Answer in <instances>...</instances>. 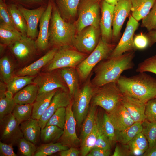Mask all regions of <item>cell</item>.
<instances>
[{
  "instance_id": "1",
  "label": "cell",
  "mask_w": 156,
  "mask_h": 156,
  "mask_svg": "<svg viewBox=\"0 0 156 156\" xmlns=\"http://www.w3.org/2000/svg\"><path fill=\"white\" fill-rule=\"evenodd\" d=\"M135 56L134 51L108 57L101 61L93 69L94 76L91 79L92 86L96 88L108 83L116 82L124 71L133 68Z\"/></svg>"
},
{
  "instance_id": "2",
  "label": "cell",
  "mask_w": 156,
  "mask_h": 156,
  "mask_svg": "<svg viewBox=\"0 0 156 156\" xmlns=\"http://www.w3.org/2000/svg\"><path fill=\"white\" fill-rule=\"evenodd\" d=\"M116 83L123 94L145 103L156 96V79L145 72L130 77L121 75Z\"/></svg>"
},
{
  "instance_id": "3",
  "label": "cell",
  "mask_w": 156,
  "mask_h": 156,
  "mask_svg": "<svg viewBox=\"0 0 156 156\" xmlns=\"http://www.w3.org/2000/svg\"><path fill=\"white\" fill-rule=\"evenodd\" d=\"M52 12L49 28V44L58 48L73 47L76 29L75 25L65 21L54 6Z\"/></svg>"
},
{
  "instance_id": "4",
  "label": "cell",
  "mask_w": 156,
  "mask_h": 156,
  "mask_svg": "<svg viewBox=\"0 0 156 156\" xmlns=\"http://www.w3.org/2000/svg\"><path fill=\"white\" fill-rule=\"evenodd\" d=\"M92 73L83 84L74 94L72 99V109L77 125L79 127L88 112L95 88L91 82Z\"/></svg>"
},
{
  "instance_id": "5",
  "label": "cell",
  "mask_w": 156,
  "mask_h": 156,
  "mask_svg": "<svg viewBox=\"0 0 156 156\" xmlns=\"http://www.w3.org/2000/svg\"><path fill=\"white\" fill-rule=\"evenodd\" d=\"M116 45L100 39L95 49L75 68L80 82L87 79L97 64L109 56Z\"/></svg>"
},
{
  "instance_id": "6",
  "label": "cell",
  "mask_w": 156,
  "mask_h": 156,
  "mask_svg": "<svg viewBox=\"0 0 156 156\" xmlns=\"http://www.w3.org/2000/svg\"><path fill=\"white\" fill-rule=\"evenodd\" d=\"M123 95L116 82L108 83L95 88L90 105L100 106L108 113L122 102Z\"/></svg>"
},
{
  "instance_id": "7",
  "label": "cell",
  "mask_w": 156,
  "mask_h": 156,
  "mask_svg": "<svg viewBox=\"0 0 156 156\" xmlns=\"http://www.w3.org/2000/svg\"><path fill=\"white\" fill-rule=\"evenodd\" d=\"M71 47H60L46 68L47 71L66 67L76 68L88 55Z\"/></svg>"
},
{
  "instance_id": "8",
  "label": "cell",
  "mask_w": 156,
  "mask_h": 156,
  "mask_svg": "<svg viewBox=\"0 0 156 156\" xmlns=\"http://www.w3.org/2000/svg\"><path fill=\"white\" fill-rule=\"evenodd\" d=\"M101 0H83L79 8V16L75 25L79 32L89 26L99 27L100 3Z\"/></svg>"
},
{
  "instance_id": "9",
  "label": "cell",
  "mask_w": 156,
  "mask_h": 156,
  "mask_svg": "<svg viewBox=\"0 0 156 156\" xmlns=\"http://www.w3.org/2000/svg\"><path fill=\"white\" fill-rule=\"evenodd\" d=\"M100 34L99 27L92 25L87 27L75 35L73 47L80 52L90 54L97 46Z\"/></svg>"
},
{
  "instance_id": "10",
  "label": "cell",
  "mask_w": 156,
  "mask_h": 156,
  "mask_svg": "<svg viewBox=\"0 0 156 156\" xmlns=\"http://www.w3.org/2000/svg\"><path fill=\"white\" fill-rule=\"evenodd\" d=\"M33 83L38 87V94L48 93L58 89L69 92L68 87L58 69L39 74L34 78Z\"/></svg>"
},
{
  "instance_id": "11",
  "label": "cell",
  "mask_w": 156,
  "mask_h": 156,
  "mask_svg": "<svg viewBox=\"0 0 156 156\" xmlns=\"http://www.w3.org/2000/svg\"><path fill=\"white\" fill-rule=\"evenodd\" d=\"M139 25L138 22L130 15L122 36L109 57L119 55L136 49L134 44L133 38L135 32Z\"/></svg>"
},
{
  "instance_id": "12",
  "label": "cell",
  "mask_w": 156,
  "mask_h": 156,
  "mask_svg": "<svg viewBox=\"0 0 156 156\" xmlns=\"http://www.w3.org/2000/svg\"><path fill=\"white\" fill-rule=\"evenodd\" d=\"M0 141L17 145L19 140L23 136L20 124L12 113L0 120Z\"/></svg>"
},
{
  "instance_id": "13",
  "label": "cell",
  "mask_w": 156,
  "mask_h": 156,
  "mask_svg": "<svg viewBox=\"0 0 156 156\" xmlns=\"http://www.w3.org/2000/svg\"><path fill=\"white\" fill-rule=\"evenodd\" d=\"M72 103L66 107V116L63 133L59 140L63 145L69 147H75L80 145L81 140L76 131V121L72 109Z\"/></svg>"
},
{
  "instance_id": "14",
  "label": "cell",
  "mask_w": 156,
  "mask_h": 156,
  "mask_svg": "<svg viewBox=\"0 0 156 156\" xmlns=\"http://www.w3.org/2000/svg\"><path fill=\"white\" fill-rule=\"evenodd\" d=\"M71 100L68 92L61 89H57L48 107L38 120L41 129L46 126L49 119L59 108L66 107L71 103Z\"/></svg>"
},
{
  "instance_id": "15",
  "label": "cell",
  "mask_w": 156,
  "mask_h": 156,
  "mask_svg": "<svg viewBox=\"0 0 156 156\" xmlns=\"http://www.w3.org/2000/svg\"><path fill=\"white\" fill-rule=\"evenodd\" d=\"M131 0H120L115 6L112 25V40L120 39L121 31L123 23L131 11Z\"/></svg>"
},
{
  "instance_id": "16",
  "label": "cell",
  "mask_w": 156,
  "mask_h": 156,
  "mask_svg": "<svg viewBox=\"0 0 156 156\" xmlns=\"http://www.w3.org/2000/svg\"><path fill=\"white\" fill-rule=\"evenodd\" d=\"M9 47L13 55L21 62L29 60L36 54L38 49L35 41L23 35Z\"/></svg>"
},
{
  "instance_id": "17",
  "label": "cell",
  "mask_w": 156,
  "mask_h": 156,
  "mask_svg": "<svg viewBox=\"0 0 156 156\" xmlns=\"http://www.w3.org/2000/svg\"><path fill=\"white\" fill-rule=\"evenodd\" d=\"M115 6L110 5L104 0L101 5V17L99 27L101 38L108 43L112 41V26Z\"/></svg>"
},
{
  "instance_id": "18",
  "label": "cell",
  "mask_w": 156,
  "mask_h": 156,
  "mask_svg": "<svg viewBox=\"0 0 156 156\" xmlns=\"http://www.w3.org/2000/svg\"><path fill=\"white\" fill-rule=\"evenodd\" d=\"M53 6L49 1L39 21V29L35 41L38 49L41 51L46 50L49 45V24Z\"/></svg>"
},
{
  "instance_id": "19",
  "label": "cell",
  "mask_w": 156,
  "mask_h": 156,
  "mask_svg": "<svg viewBox=\"0 0 156 156\" xmlns=\"http://www.w3.org/2000/svg\"><path fill=\"white\" fill-rule=\"evenodd\" d=\"M18 8L27 23V36L32 39H34L38 36V24L46 9L45 7L42 5L35 9H29L21 6H19Z\"/></svg>"
},
{
  "instance_id": "20",
  "label": "cell",
  "mask_w": 156,
  "mask_h": 156,
  "mask_svg": "<svg viewBox=\"0 0 156 156\" xmlns=\"http://www.w3.org/2000/svg\"><path fill=\"white\" fill-rule=\"evenodd\" d=\"M107 114L116 130H123L135 123L122 102L110 112Z\"/></svg>"
},
{
  "instance_id": "21",
  "label": "cell",
  "mask_w": 156,
  "mask_h": 156,
  "mask_svg": "<svg viewBox=\"0 0 156 156\" xmlns=\"http://www.w3.org/2000/svg\"><path fill=\"white\" fill-rule=\"evenodd\" d=\"M122 102L135 122H142L146 120V103L139 100L123 94Z\"/></svg>"
},
{
  "instance_id": "22",
  "label": "cell",
  "mask_w": 156,
  "mask_h": 156,
  "mask_svg": "<svg viewBox=\"0 0 156 156\" xmlns=\"http://www.w3.org/2000/svg\"><path fill=\"white\" fill-rule=\"evenodd\" d=\"M58 49V48H54L40 58L19 70L16 73L17 75L34 76L36 75L43 67L50 62Z\"/></svg>"
},
{
  "instance_id": "23",
  "label": "cell",
  "mask_w": 156,
  "mask_h": 156,
  "mask_svg": "<svg viewBox=\"0 0 156 156\" xmlns=\"http://www.w3.org/2000/svg\"><path fill=\"white\" fill-rule=\"evenodd\" d=\"M20 128L25 139L36 145L38 144L41 129L38 120L31 118L21 123Z\"/></svg>"
},
{
  "instance_id": "24",
  "label": "cell",
  "mask_w": 156,
  "mask_h": 156,
  "mask_svg": "<svg viewBox=\"0 0 156 156\" xmlns=\"http://www.w3.org/2000/svg\"><path fill=\"white\" fill-rule=\"evenodd\" d=\"M62 77L67 85L69 95L72 99L75 92L80 88V80L75 68L66 67L58 69Z\"/></svg>"
},
{
  "instance_id": "25",
  "label": "cell",
  "mask_w": 156,
  "mask_h": 156,
  "mask_svg": "<svg viewBox=\"0 0 156 156\" xmlns=\"http://www.w3.org/2000/svg\"><path fill=\"white\" fill-rule=\"evenodd\" d=\"M57 90L48 93L37 94L36 100L33 104L32 118L38 120L40 119L48 107Z\"/></svg>"
},
{
  "instance_id": "26",
  "label": "cell",
  "mask_w": 156,
  "mask_h": 156,
  "mask_svg": "<svg viewBox=\"0 0 156 156\" xmlns=\"http://www.w3.org/2000/svg\"><path fill=\"white\" fill-rule=\"evenodd\" d=\"M132 16L138 22L148 14L156 0H131Z\"/></svg>"
},
{
  "instance_id": "27",
  "label": "cell",
  "mask_w": 156,
  "mask_h": 156,
  "mask_svg": "<svg viewBox=\"0 0 156 156\" xmlns=\"http://www.w3.org/2000/svg\"><path fill=\"white\" fill-rule=\"evenodd\" d=\"M38 93V88L34 84H29L16 94L14 96L16 104H33Z\"/></svg>"
},
{
  "instance_id": "28",
  "label": "cell",
  "mask_w": 156,
  "mask_h": 156,
  "mask_svg": "<svg viewBox=\"0 0 156 156\" xmlns=\"http://www.w3.org/2000/svg\"><path fill=\"white\" fill-rule=\"evenodd\" d=\"M23 35L15 27L1 22L0 43L9 47L20 39Z\"/></svg>"
},
{
  "instance_id": "29",
  "label": "cell",
  "mask_w": 156,
  "mask_h": 156,
  "mask_svg": "<svg viewBox=\"0 0 156 156\" xmlns=\"http://www.w3.org/2000/svg\"><path fill=\"white\" fill-rule=\"evenodd\" d=\"M142 130V122H136L123 130H116V141L127 144L137 135L141 132Z\"/></svg>"
},
{
  "instance_id": "30",
  "label": "cell",
  "mask_w": 156,
  "mask_h": 156,
  "mask_svg": "<svg viewBox=\"0 0 156 156\" xmlns=\"http://www.w3.org/2000/svg\"><path fill=\"white\" fill-rule=\"evenodd\" d=\"M97 107L90 106L88 113L82 123L79 137L81 140L80 146L93 129L96 117Z\"/></svg>"
},
{
  "instance_id": "31",
  "label": "cell",
  "mask_w": 156,
  "mask_h": 156,
  "mask_svg": "<svg viewBox=\"0 0 156 156\" xmlns=\"http://www.w3.org/2000/svg\"><path fill=\"white\" fill-rule=\"evenodd\" d=\"M127 144L132 155L135 156H142L149 147L146 138L142 132L137 135Z\"/></svg>"
},
{
  "instance_id": "32",
  "label": "cell",
  "mask_w": 156,
  "mask_h": 156,
  "mask_svg": "<svg viewBox=\"0 0 156 156\" xmlns=\"http://www.w3.org/2000/svg\"><path fill=\"white\" fill-rule=\"evenodd\" d=\"M8 8L15 28L23 35L27 36V23L18 7L14 4H12Z\"/></svg>"
},
{
  "instance_id": "33",
  "label": "cell",
  "mask_w": 156,
  "mask_h": 156,
  "mask_svg": "<svg viewBox=\"0 0 156 156\" xmlns=\"http://www.w3.org/2000/svg\"><path fill=\"white\" fill-rule=\"evenodd\" d=\"M63 133V129L56 126H46L41 130L40 139L44 143L55 142L59 140Z\"/></svg>"
},
{
  "instance_id": "34",
  "label": "cell",
  "mask_w": 156,
  "mask_h": 156,
  "mask_svg": "<svg viewBox=\"0 0 156 156\" xmlns=\"http://www.w3.org/2000/svg\"><path fill=\"white\" fill-rule=\"evenodd\" d=\"M34 78L30 76L13 77L6 83L7 90L15 94L26 86L33 83Z\"/></svg>"
},
{
  "instance_id": "35",
  "label": "cell",
  "mask_w": 156,
  "mask_h": 156,
  "mask_svg": "<svg viewBox=\"0 0 156 156\" xmlns=\"http://www.w3.org/2000/svg\"><path fill=\"white\" fill-rule=\"evenodd\" d=\"M99 121L98 117L96 116L92 130L80 145V153L81 156H87L94 147L99 126Z\"/></svg>"
},
{
  "instance_id": "36",
  "label": "cell",
  "mask_w": 156,
  "mask_h": 156,
  "mask_svg": "<svg viewBox=\"0 0 156 156\" xmlns=\"http://www.w3.org/2000/svg\"><path fill=\"white\" fill-rule=\"evenodd\" d=\"M69 148L59 142L44 143L37 148L34 156H47Z\"/></svg>"
},
{
  "instance_id": "37",
  "label": "cell",
  "mask_w": 156,
  "mask_h": 156,
  "mask_svg": "<svg viewBox=\"0 0 156 156\" xmlns=\"http://www.w3.org/2000/svg\"><path fill=\"white\" fill-rule=\"evenodd\" d=\"M32 109L33 104H16L12 114L20 124L31 118Z\"/></svg>"
},
{
  "instance_id": "38",
  "label": "cell",
  "mask_w": 156,
  "mask_h": 156,
  "mask_svg": "<svg viewBox=\"0 0 156 156\" xmlns=\"http://www.w3.org/2000/svg\"><path fill=\"white\" fill-rule=\"evenodd\" d=\"M13 94L7 91L4 97L0 98V120L12 113L16 103Z\"/></svg>"
},
{
  "instance_id": "39",
  "label": "cell",
  "mask_w": 156,
  "mask_h": 156,
  "mask_svg": "<svg viewBox=\"0 0 156 156\" xmlns=\"http://www.w3.org/2000/svg\"><path fill=\"white\" fill-rule=\"evenodd\" d=\"M14 66L9 57L5 56L0 60V77L6 84L13 77Z\"/></svg>"
},
{
  "instance_id": "40",
  "label": "cell",
  "mask_w": 156,
  "mask_h": 156,
  "mask_svg": "<svg viewBox=\"0 0 156 156\" xmlns=\"http://www.w3.org/2000/svg\"><path fill=\"white\" fill-rule=\"evenodd\" d=\"M142 133L146 138L149 147L156 145V123L150 122L146 119L142 122Z\"/></svg>"
},
{
  "instance_id": "41",
  "label": "cell",
  "mask_w": 156,
  "mask_h": 156,
  "mask_svg": "<svg viewBox=\"0 0 156 156\" xmlns=\"http://www.w3.org/2000/svg\"><path fill=\"white\" fill-rule=\"evenodd\" d=\"M81 0H58L60 9L67 18L75 16L77 12L78 7Z\"/></svg>"
},
{
  "instance_id": "42",
  "label": "cell",
  "mask_w": 156,
  "mask_h": 156,
  "mask_svg": "<svg viewBox=\"0 0 156 156\" xmlns=\"http://www.w3.org/2000/svg\"><path fill=\"white\" fill-rule=\"evenodd\" d=\"M102 130L110 141L111 145L116 142V129L108 114H105L100 121Z\"/></svg>"
},
{
  "instance_id": "43",
  "label": "cell",
  "mask_w": 156,
  "mask_h": 156,
  "mask_svg": "<svg viewBox=\"0 0 156 156\" xmlns=\"http://www.w3.org/2000/svg\"><path fill=\"white\" fill-rule=\"evenodd\" d=\"M17 145L18 154L21 156H34L37 148L36 145L24 137L19 140Z\"/></svg>"
},
{
  "instance_id": "44",
  "label": "cell",
  "mask_w": 156,
  "mask_h": 156,
  "mask_svg": "<svg viewBox=\"0 0 156 156\" xmlns=\"http://www.w3.org/2000/svg\"><path fill=\"white\" fill-rule=\"evenodd\" d=\"M66 107L59 108L48 121L46 125L56 126L63 129L65 122Z\"/></svg>"
},
{
  "instance_id": "45",
  "label": "cell",
  "mask_w": 156,
  "mask_h": 156,
  "mask_svg": "<svg viewBox=\"0 0 156 156\" xmlns=\"http://www.w3.org/2000/svg\"><path fill=\"white\" fill-rule=\"evenodd\" d=\"M141 26L148 31L156 30V2L148 14L142 20Z\"/></svg>"
},
{
  "instance_id": "46",
  "label": "cell",
  "mask_w": 156,
  "mask_h": 156,
  "mask_svg": "<svg viewBox=\"0 0 156 156\" xmlns=\"http://www.w3.org/2000/svg\"><path fill=\"white\" fill-rule=\"evenodd\" d=\"M136 71L139 73L149 72L156 75V55L148 57L140 63Z\"/></svg>"
},
{
  "instance_id": "47",
  "label": "cell",
  "mask_w": 156,
  "mask_h": 156,
  "mask_svg": "<svg viewBox=\"0 0 156 156\" xmlns=\"http://www.w3.org/2000/svg\"><path fill=\"white\" fill-rule=\"evenodd\" d=\"M111 146L110 141L102 130L100 121L96 140L94 147H99L106 150H110Z\"/></svg>"
},
{
  "instance_id": "48",
  "label": "cell",
  "mask_w": 156,
  "mask_h": 156,
  "mask_svg": "<svg viewBox=\"0 0 156 156\" xmlns=\"http://www.w3.org/2000/svg\"><path fill=\"white\" fill-rule=\"evenodd\" d=\"M145 114L146 120L156 123V99H153L148 101L145 105Z\"/></svg>"
},
{
  "instance_id": "49",
  "label": "cell",
  "mask_w": 156,
  "mask_h": 156,
  "mask_svg": "<svg viewBox=\"0 0 156 156\" xmlns=\"http://www.w3.org/2000/svg\"><path fill=\"white\" fill-rule=\"evenodd\" d=\"M0 19L1 23L15 27L8 6L3 0H0Z\"/></svg>"
},
{
  "instance_id": "50",
  "label": "cell",
  "mask_w": 156,
  "mask_h": 156,
  "mask_svg": "<svg viewBox=\"0 0 156 156\" xmlns=\"http://www.w3.org/2000/svg\"><path fill=\"white\" fill-rule=\"evenodd\" d=\"M133 42L136 49L144 50L149 46V40L146 34L140 33L135 36Z\"/></svg>"
},
{
  "instance_id": "51",
  "label": "cell",
  "mask_w": 156,
  "mask_h": 156,
  "mask_svg": "<svg viewBox=\"0 0 156 156\" xmlns=\"http://www.w3.org/2000/svg\"><path fill=\"white\" fill-rule=\"evenodd\" d=\"M13 144H7L0 141V156H17L14 152Z\"/></svg>"
},
{
  "instance_id": "52",
  "label": "cell",
  "mask_w": 156,
  "mask_h": 156,
  "mask_svg": "<svg viewBox=\"0 0 156 156\" xmlns=\"http://www.w3.org/2000/svg\"><path fill=\"white\" fill-rule=\"evenodd\" d=\"M117 145L112 156H125L132 155L127 144Z\"/></svg>"
},
{
  "instance_id": "53",
  "label": "cell",
  "mask_w": 156,
  "mask_h": 156,
  "mask_svg": "<svg viewBox=\"0 0 156 156\" xmlns=\"http://www.w3.org/2000/svg\"><path fill=\"white\" fill-rule=\"evenodd\" d=\"M111 155L110 150H106L94 147L87 155V156H109Z\"/></svg>"
},
{
  "instance_id": "54",
  "label": "cell",
  "mask_w": 156,
  "mask_h": 156,
  "mask_svg": "<svg viewBox=\"0 0 156 156\" xmlns=\"http://www.w3.org/2000/svg\"><path fill=\"white\" fill-rule=\"evenodd\" d=\"M59 153V154L61 156H78L80 153V151L75 147H71Z\"/></svg>"
},
{
  "instance_id": "55",
  "label": "cell",
  "mask_w": 156,
  "mask_h": 156,
  "mask_svg": "<svg viewBox=\"0 0 156 156\" xmlns=\"http://www.w3.org/2000/svg\"><path fill=\"white\" fill-rule=\"evenodd\" d=\"M146 34L149 40V47H151L156 43V30L148 31Z\"/></svg>"
},
{
  "instance_id": "56",
  "label": "cell",
  "mask_w": 156,
  "mask_h": 156,
  "mask_svg": "<svg viewBox=\"0 0 156 156\" xmlns=\"http://www.w3.org/2000/svg\"><path fill=\"white\" fill-rule=\"evenodd\" d=\"M142 156H156V145L151 147H149Z\"/></svg>"
},
{
  "instance_id": "57",
  "label": "cell",
  "mask_w": 156,
  "mask_h": 156,
  "mask_svg": "<svg viewBox=\"0 0 156 156\" xmlns=\"http://www.w3.org/2000/svg\"><path fill=\"white\" fill-rule=\"evenodd\" d=\"M16 2L23 4H31L40 3L44 0H14Z\"/></svg>"
},
{
  "instance_id": "58",
  "label": "cell",
  "mask_w": 156,
  "mask_h": 156,
  "mask_svg": "<svg viewBox=\"0 0 156 156\" xmlns=\"http://www.w3.org/2000/svg\"><path fill=\"white\" fill-rule=\"evenodd\" d=\"M6 84L2 81L0 82V98L4 97L7 91Z\"/></svg>"
},
{
  "instance_id": "59",
  "label": "cell",
  "mask_w": 156,
  "mask_h": 156,
  "mask_svg": "<svg viewBox=\"0 0 156 156\" xmlns=\"http://www.w3.org/2000/svg\"><path fill=\"white\" fill-rule=\"evenodd\" d=\"M107 3L115 6L120 0H104Z\"/></svg>"
},
{
  "instance_id": "60",
  "label": "cell",
  "mask_w": 156,
  "mask_h": 156,
  "mask_svg": "<svg viewBox=\"0 0 156 156\" xmlns=\"http://www.w3.org/2000/svg\"><path fill=\"white\" fill-rule=\"evenodd\" d=\"M6 46L5 45L0 43V55H1L3 53L5 49V47Z\"/></svg>"
},
{
  "instance_id": "61",
  "label": "cell",
  "mask_w": 156,
  "mask_h": 156,
  "mask_svg": "<svg viewBox=\"0 0 156 156\" xmlns=\"http://www.w3.org/2000/svg\"><path fill=\"white\" fill-rule=\"evenodd\" d=\"M155 98L156 99V97H155Z\"/></svg>"
}]
</instances>
